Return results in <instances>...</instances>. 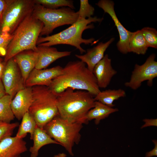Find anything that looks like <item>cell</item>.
Returning a JSON list of instances; mask_svg holds the SVG:
<instances>
[{"label":"cell","mask_w":157,"mask_h":157,"mask_svg":"<svg viewBox=\"0 0 157 157\" xmlns=\"http://www.w3.org/2000/svg\"><path fill=\"white\" fill-rule=\"evenodd\" d=\"M48 87L57 95L68 88L86 91L94 97L101 91L93 72L81 60L69 62Z\"/></svg>","instance_id":"obj_1"},{"label":"cell","mask_w":157,"mask_h":157,"mask_svg":"<svg viewBox=\"0 0 157 157\" xmlns=\"http://www.w3.org/2000/svg\"><path fill=\"white\" fill-rule=\"evenodd\" d=\"M57 96V106L60 117L71 122L88 123L86 116L94 107L95 101L91 94L68 88Z\"/></svg>","instance_id":"obj_2"},{"label":"cell","mask_w":157,"mask_h":157,"mask_svg":"<svg viewBox=\"0 0 157 157\" xmlns=\"http://www.w3.org/2000/svg\"><path fill=\"white\" fill-rule=\"evenodd\" d=\"M102 20L103 18L97 17L86 19L79 17L70 26L58 33L45 37H39L37 45L47 47L61 44L69 45L75 47L82 54L86 52V51L81 46V44H93L95 41L93 38L87 39L82 38L83 31L94 28L92 23L99 22Z\"/></svg>","instance_id":"obj_3"},{"label":"cell","mask_w":157,"mask_h":157,"mask_svg":"<svg viewBox=\"0 0 157 157\" xmlns=\"http://www.w3.org/2000/svg\"><path fill=\"white\" fill-rule=\"evenodd\" d=\"M43 26V23L32 13L28 16L12 34L13 38L8 47L4 62L6 63L25 50L36 51L37 41Z\"/></svg>","instance_id":"obj_4"},{"label":"cell","mask_w":157,"mask_h":157,"mask_svg":"<svg viewBox=\"0 0 157 157\" xmlns=\"http://www.w3.org/2000/svg\"><path fill=\"white\" fill-rule=\"evenodd\" d=\"M32 87V101L28 112L37 126L43 129L48 122L58 115L57 96L48 86L35 85Z\"/></svg>","instance_id":"obj_5"},{"label":"cell","mask_w":157,"mask_h":157,"mask_svg":"<svg viewBox=\"0 0 157 157\" xmlns=\"http://www.w3.org/2000/svg\"><path fill=\"white\" fill-rule=\"evenodd\" d=\"M83 124L80 122H69L58 115L48 122L43 129L51 138L73 156L72 147L80 141V131L83 127Z\"/></svg>","instance_id":"obj_6"},{"label":"cell","mask_w":157,"mask_h":157,"mask_svg":"<svg viewBox=\"0 0 157 157\" xmlns=\"http://www.w3.org/2000/svg\"><path fill=\"white\" fill-rule=\"evenodd\" d=\"M32 13L43 23V26L40 35V36H49L58 27L71 25L79 18L78 11L76 12L68 7L51 9L35 3Z\"/></svg>","instance_id":"obj_7"},{"label":"cell","mask_w":157,"mask_h":157,"mask_svg":"<svg viewBox=\"0 0 157 157\" xmlns=\"http://www.w3.org/2000/svg\"><path fill=\"white\" fill-rule=\"evenodd\" d=\"M0 32L12 34L20 24L33 12L34 0H6Z\"/></svg>","instance_id":"obj_8"},{"label":"cell","mask_w":157,"mask_h":157,"mask_svg":"<svg viewBox=\"0 0 157 157\" xmlns=\"http://www.w3.org/2000/svg\"><path fill=\"white\" fill-rule=\"evenodd\" d=\"M156 55H150L143 64H135L129 80L124 85L136 90L141 85L142 83L147 81V85L151 86L154 79L157 76V62L155 60Z\"/></svg>","instance_id":"obj_9"},{"label":"cell","mask_w":157,"mask_h":157,"mask_svg":"<svg viewBox=\"0 0 157 157\" xmlns=\"http://www.w3.org/2000/svg\"><path fill=\"white\" fill-rule=\"evenodd\" d=\"M1 79L6 94L13 98L18 91L26 87L20 70L13 58L5 63Z\"/></svg>","instance_id":"obj_10"},{"label":"cell","mask_w":157,"mask_h":157,"mask_svg":"<svg viewBox=\"0 0 157 157\" xmlns=\"http://www.w3.org/2000/svg\"><path fill=\"white\" fill-rule=\"evenodd\" d=\"M97 5L110 16L116 26L119 36L117 44L118 50L123 54L128 53L129 42L132 32L126 29L118 19L114 10V2L109 0H100Z\"/></svg>","instance_id":"obj_11"},{"label":"cell","mask_w":157,"mask_h":157,"mask_svg":"<svg viewBox=\"0 0 157 157\" xmlns=\"http://www.w3.org/2000/svg\"><path fill=\"white\" fill-rule=\"evenodd\" d=\"M63 69L59 65L49 69H37L35 68L26 79L25 87H32L35 85L49 87L52 80L62 74Z\"/></svg>","instance_id":"obj_12"},{"label":"cell","mask_w":157,"mask_h":157,"mask_svg":"<svg viewBox=\"0 0 157 157\" xmlns=\"http://www.w3.org/2000/svg\"><path fill=\"white\" fill-rule=\"evenodd\" d=\"M32 101V87H26L18 91L12 99L11 107L17 119H21L28 112Z\"/></svg>","instance_id":"obj_13"},{"label":"cell","mask_w":157,"mask_h":157,"mask_svg":"<svg viewBox=\"0 0 157 157\" xmlns=\"http://www.w3.org/2000/svg\"><path fill=\"white\" fill-rule=\"evenodd\" d=\"M93 72L99 88H105L109 85L112 78L117 74V72L113 68L111 59L106 54L95 66Z\"/></svg>","instance_id":"obj_14"},{"label":"cell","mask_w":157,"mask_h":157,"mask_svg":"<svg viewBox=\"0 0 157 157\" xmlns=\"http://www.w3.org/2000/svg\"><path fill=\"white\" fill-rule=\"evenodd\" d=\"M36 51L38 58L35 68L37 69H46L56 60L70 56L72 52L59 51L55 47L39 45L37 46Z\"/></svg>","instance_id":"obj_15"},{"label":"cell","mask_w":157,"mask_h":157,"mask_svg":"<svg viewBox=\"0 0 157 157\" xmlns=\"http://www.w3.org/2000/svg\"><path fill=\"white\" fill-rule=\"evenodd\" d=\"M27 150L26 142L16 136L6 137L0 142V157H21Z\"/></svg>","instance_id":"obj_16"},{"label":"cell","mask_w":157,"mask_h":157,"mask_svg":"<svg viewBox=\"0 0 157 157\" xmlns=\"http://www.w3.org/2000/svg\"><path fill=\"white\" fill-rule=\"evenodd\" d=\"M114 40V38H112L105 43L100 42L93 48L88 49L85 54H76L75 56L86 64L88 68L93 72L95 66L104 58L105 51Z\"/></svg>","instance_id":"obj_17"},{"label":"cell","mask_w":157,"mask_h":157,"mask_svg":"<svg viewBox=\"0 0 157 157\" xmlns=\"http://www.w3.org/2000/svg\"><path fill=\"white\" fill-rule=\"evenodd\" d=\"M38 58V53L32 50L22 51L13 58L17 65L25 83L29 74L35 68Z\"/></svg>","instance_id":"obj_18"},{"label":"cell","mask_w":157,"mask_h":157,"mask_svg":"<svg viewBox=\"0 0 157 157\" xmlns=\"http://www.w3.org/2000/svg\"><path fill=\"white\" fill-rule=\"evenodd\" d=\"M32 140H33V144L29 149L31 157H37L39 150L45 145L52 144L60 145L59 143L53 139L43 129L37 125Z\"/></svg>","instance_id":"obj_19"},{"label":"cell","mask_w":157,"mask_h":157,"mask_svg":"<svg viewBox=\"0 0 157 157\" xmlns=\"http://www.w3.org/2000/svg\"><path fill=\"white\" fill-rule=\"evenodd\" d=\"M118 110L117 108L110 107L100 102L95 101L94 107L88 112L85 119L88 122L94 119L95 123L97 125L101 120Z\"/></svg>","instance_id":"obj_20"},{"label":"cell","mask_w":157,"mask_h":157,"mask_svg":"<svg viewBox=\"0 0 157 157\" xmlns=\"http://www.w3.org/2000/svg\"><path fill=\"white\" fill-rule=\"evenodd\" d=\"M126 92L123 89H108L100 91L94 97L95 101L101 103L110 107H113L115 105L114 101L126 96Z\"/></svg>","instance_id":"obj_21"},{"label":"cell","mask_w":157,"mask_h":157,"mask_svg":"<svg viewBox=\"0 0 157 157\" xmlns=\"http://www.w3.org/2000/svg\"><path fill=\"white\" fill-rule=\"evenodd\" d=\"M148 47L141 30L132 32L129 44L128 53L144 55Z\"/></svg>","instance_id":"obj_22"},{"label":"cell","mask_w":157,"mask_h":157,"mask_svg":"<svg viewBox=\"0 0 157 157\" xmlns=\"http://www.w3.org/2000/svg\"><path fill=\"white\" fill-rule=\"evenodd\" d=\"M16 136L23 138L28 133L30 134V138L32 139L35 129L37 126L36 123L33 118L27 112L24 115Z\"/></svg>","instance_id":"obj_23"},{"label":"cell","mask_w":157,"mask_h":157,"mask_svg":"<svg viewBox=\"0 0 157 157\" xmlns=\"http://www.w3.org/2000/svg\"><path fill=\"white\" fill-rule=\"evenodd\" d=\"M13 98L6 94L0 99V122L10 123L15 116L11 107V103Z\"/></svg>","instance_id":"obj_24"},{"label":"cell","mask_w":157,"mask_h":157,"mask_svg":"<svg viewBox=\"0 0 157 157\" xmlns=\"http://www.w3.org/2000/svg\"><path fill=\"white\" fill-rule=\"evenodd\" d=\"M35 4H40L47 8L57 9L63 7L75 9L74 1L71 0H34Z\"/></svg>","instance_id":"obj_25"},{"label":"cell","mask_w":157,"mask_h":157,"mask_svg":"<svg viewBox=\"0 0 157 157\" xmlns=\"http://www.w3.org/2000/svg\"><path fill=\"white\" fill-rule=\"evenodd\" d=\"M148 47L157 48V31L153 28L145 27L141 30Z\"/></svg>","instance_id":"obj_26"},{"label":"cell","mask_w":157,"mask_h":157,"mask_svg":"<svg viewBox=\"0 0 157 157\" xmlns=\"http://www.w3.org/2000/svg\"><path fill=\"white\" fill-rule=\"evenodd\" d=\"M80 7L78 11L79 17L86 19L92 17L94 14V8L90 4L88 0H80Z\"/></svg>","instance_id":"obj_27"},{"label":"cell","mask_w":157,"mask_h":157,"mask_svg":"<svg viewBox=\"0 0 157 157\" xmlns=\"http://www.w3.org/2000/svg\"><path fill=\"white\" fill-rule=\"evenodd\" d=\"M18 125L17 122L6 123L0 122V142L5 137L11 136L14 130Z\"/></svg>","instance_id":"obj_28"},{"label":"cell","mask_w":157,"mask_h":157,"mask_svg":"<svg viewBox=\"0 0 157 157\" xmlns=\"http://www.w3.org/2000/svg\"><path fill=\"white\" fill-rule=\"evenodd\" d=\"M12 38V34L0 32V57L6 55L8 47Z\"/></svg>","instance_id":"obj_29"},{"label":"cell","mask_w":157,"mask_h":157,"mask_svg":"<svg viewBox=\"0 0 157 157\" xmlns=\"http://www.w3.org/2000/svg\"><path fill=\"white\" fill-rule=\"evenodd\" d=\"M143 121L145 123L142 126L141 129L150 126H157V119H145L143 120Z\"/></svg>","instance_id":"obj_30"},{"label":"cell","mask_w":157,"mask_h":157,"mask_svg":"<svg viewBox=\"0 0 157 157\" xmlns=\"http://www.w3.org/2000/svg\"><path fill=\"white\" fill-rule=\"evenodd\" d=\"M155 145L154 147L151 151L147 152L145 154V157H152L157 156V140L154 139L152 140Z\"/></svg>","instance_id":"obj_31"},{"label":"cell","mask_w":157,"mask_h":157,"mask_svg":"<svg viewBox=\"0 0 157 157\" xmlns=\"http://www.w3.org/2000/svg\"><path fill=\"white\" fill-rule=\"evenodd\" d=\"M6 5V0H0V24L2 22V17L3 12Z\"/></svg>","instance_id":"obj_32"},{"label":"cell","mask_w":157,"mask_h":157,"mask_svg":"<svg viewBox=\"0 0 157 157\" xmlns=\"http://www.w3.org/2000/svg\"><path fill=\"white\" fill-rule=\"evenodd\" d=\"M6 94L4 87L1 79H0V99Z\"/></svg>","instance_id":"obj_33"},{"label":"cell","mask_w":157,"mask_h":157,"mask_svg":"<svg viewBox=\"0 0 157 157\" xmlns=\"http://www.w3.org/2000/svg\"><path fill=\"white\" fill-rule=\"evenodd\" d=\"M5 63L3 60L0 61V79H1Z\"/></svg>","instance_id":"obj_34"},{"label":"cell","mask_w":157,"mask_h":157,"mask_svg":"<svg viewBox=\"0 0 157 157\" xmlns=\"http://www.w3.org/2000/svg\"><path fill=\"white\" fill-rule=\"evenodd\" d=\"M66 155L64 153H59L55 155L54 157H66Z\"/></svg>","instance_id":"obj_35"},{"label":"cell","mask_w":157,"mask_h":157,"mask_svg":"<svg viewBox=\"0 0 157 157\" xmlns=\"http://www.w3.org/2000/svg\"><path fill=\"white\" fill-rule=\"evenodd\" d=\"M3 60L2 59V58H1V57H0V61H3Z\"/></svg>","instance_id":"obj_36"},{"label":"cell","mask_w":157,"mask_h":157,"mask_svg":"<svg viewBox=\"0 0 157 157\" xmlns=\"http://www.w3.org/2000/svg\"><path fill=\"white\" fill-rule=\"evenodd\" d=\"M0 26H1V24H0Z\"/></svg>","instance_id":"obj_37"}]
</instances>
